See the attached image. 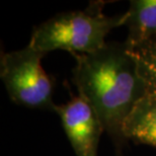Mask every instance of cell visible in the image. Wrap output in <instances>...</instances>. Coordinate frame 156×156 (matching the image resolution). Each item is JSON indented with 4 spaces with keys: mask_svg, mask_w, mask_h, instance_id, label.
<instances>
[{
    "mask_svg": "<svg viewBox=\"0 0 156 156\" xmlns=\"http://www.w3.org/2000/svg\"><path fill=\"white\" fill-rule=\"evenodd\" d=\"M74 57L72 81L78 95L94 108L105 132L121 142L126 119L148 95L129 47L126 43H107L92 54Z\"/></svg>",
    "mask_w": 156,
    "mask_h": 156,
    "instance_id": "obj_1",
    "label": "cell"
},
{
    "mask_svg": "<svg viewBox=\"0 0 156 156\" xmlns=\"http://www.w3.org/2000/svg\"><path fill=\"white\" fill-rule=\"evenodd\" d=\"M101 2L93 3L85 10L56 14L35 27L29 46L44 54L56 50L73 56L92 54L105 44V38L116 27H123L126 12L108 16L101 10Z\"/></svg>",
    "mask_w": 156,
    "mask_h": 156,
    "instance_id": "obj_2",
    "label": "cell"
},
{
    "mask_svg": "<svg viewBox=\"0 0 156 156\" xmlns=\"http://www.w3.org/2000/svg\"><path fill=\"white\" fill-rule=\"evenodd\" d=\"M44 54L27 45L3 53L0 77L14 104L35 110L54 111V81L42 66Z\"/></svg>",
    "mask_w": 156,
    "mask_h": 156,
    "instance_id": "obj_3",
    "label": "cell"
},
{
    "mask_svg": "<svg viewBox=\"0 0 156 156\" xmlns=\"http://www.w3.org/2000/svg\"><path fill=\"white\" fill-rule=\"evenodd\" d=\"M60 118L75 156H98L101 136L105 131L98 115L80 95L63 105H56L54 111Z\"/></svg>",
    "mask_w": 156,
    "mask_h": 156,
    "instance_id": "obj_4",
    "label": "cell"
},
{
    "mask_svg": "<svg viewBox=\"0 0 156 156\" xmlns=\"http://www.w3.org/2000/svg\"><path fill=\"white\" fill-rule=\"evenodd\" d=\"M126 45L134 49L156 39V0H132L126 11Z\"/></svg>",
    "mask_w": 156,
    "mask_h": 156,
    "instance_id": "obj_5",
    "label": "cell"
},
{
    "mask_svg": "<svg viewBox=\"0 0 156 156\" xmlns=\"http://www.w3.org/2000/svg\"><path fill=\"white\" fill-rule=\"evenodd\" d=\"M123 136L156 148V95H146L136 105L124 123Z\"/></svg>",
    "mask_w": 156,
    "mask_h": 156,
    "instance_id": "obj_6",
    "label": "cell"
},
{
    "mask_svg": "<svg viewBox=\"0 0 156 156\" xmlns=\"http://www.w3.org/2000/svg\"><path fill=\"white\" fill-rule=\"evenodd\" d=\"M130 51L137 62L148 94L156 95V39L130 49Z\"/></svg>",
    "mask_w": 156,
    "mask_h": 156,
    "instance_id": "obj_7",
    "label": "cell"
}]
</instances>
